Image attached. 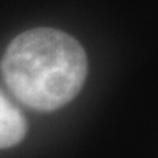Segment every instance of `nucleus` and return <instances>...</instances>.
<instances>
[{"instance_id":"nucleus-2","label":"nucleus","mask_w":158,"mask_h":158,"mask_svg":"<svg viewBox=\"0 0 158 158\" xmlns=\"http://www.w3.org/2000/svg\"><path fill=\"white\" fill-rule=\"evenodd\" d=\"M26 119L15 105L0 90V148L15 147L24 139Z\"/></svg>"},{"instance_id":"nucleus-1","label":"nucleus","mask_w":158,"mask_h":158,"mask_svg":"<svg viewBox=\"0 0 158 158\" xmlns=\"http://www.w3.org/2000/svg\"><path fill=\"white\" fill-rule=\"evenodd\" d=\"M2 74L21 103L53 111L69 103L87 77V56L69 34L53 27L21 32L6 47Z\"/></svg>"}]
</instances>
